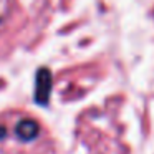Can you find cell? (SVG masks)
<instances>
[{"label": "cell", "mask_w": 154, "mask_h": 154, "mask_svg": "<svg viewBox=\"0 0 154 154\" xmlns=\"http://www.w3.org/2000/svg\"><path fill=\"white\" fill-rule=\"evenodd\" d=\"M12 0H0V32H4L5 25L8 23V18L12 17Z\"/></svg>", "instance_id": "7a4b0ae2"}, {"label": "cell", "mask_w": 154, "mask_h": 154, "mask_svg": "<svg viewBox=\"0 0 154 154\" xmlns=\"http://www.w3.org/2000/svg\"><path fill=\"white\" fill-rule=\"evenodd\" d=\"M50 136L25 111L0 114V154H51Z\"/></svg>", "instance_id": "6da1fadb"}]
</instances>
